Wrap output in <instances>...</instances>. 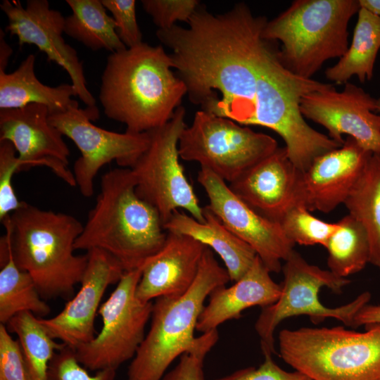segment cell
<instances>
[{
    "instance_id": "cell-2",
    "label": "cell",
    "mask_w": 380,
    "mask_h": 380,
    "mask_svg": "<svg viewBox=\"0 0 380 380\" xmlns=\"http://www.w3.org/2000/svg\"><path fill=\"white\" fill-rule=\"evenodd\" d=\"M166 237L158 210L137 194L131 169L118 167L102 176L100 192L75 249L102 250L127 272L157 253Z\"/></svg>"
},
{
    "instance_id": "cell-26",
    "label": "cell",
    "mask_w": 380,
    "mask_h": 380,
    "mask_svg": "<svg viewBox=\"0 0 380 380\" xmlns=\"http://www.w3.org/2000/svg\"><path fill=\"white\" fill-rule=\"evenodd\" d=\"M344 205L364 227L369 242V262L380 270V153H372Z\"/></svg>"
},
{
    "instance_id": "cell-39",
    "label": "cell",
    "mask_w": 380,
    "mask_h": 380,
    "mask_svg": "<svg viewBox=\"0 0 380 380\" xmlns=\"http://www.w3.org/2000/svg\"><path fill=\"white\" fill-rule=\"evenodd\" d=\"M4 32L0 31V71L6 72V68L8 65L10 56L13 53L11 47L7 44L5 40Z\"/></svg>"
},
{
    "instance_id": "cell-29",
    "label": "cell",
    "mask_w": 380,
    "mask_h": 380,
    "mask_svg": "<svg viewBox=\"0 0 380 380\" xmlns=\"http://www.w3.org/2000/svg\"><path fill=\"white\" fill-rule=\"evenodd\" d=\"M337 223L338 229L324 246L328 251L327 265L333 274L346 278L369 262V242L364 227L350 215Z\"/></svg>"
},
{
    "instance_id": "cell-40",
    "label": "cell",
    "mask_w": 380,
    "mask_h": 380,
    "mask_svg": "<svg viewBox=\"0 0 380 380\" xmlns=\"http://www.w3.org/2000/svg\"><path fill=\"white\" fill-rule=\"evenodd\" d=\"M360 8L380 17V0H358Z\"/></svg>"
},
{
    "instance_id": "cell-38",
    "label": "cell",
    "mask_w": 380,
    "mask_h": 380,
    "mask_svg": "<svg viewBox=\"0 0 380 380\" xmlns=\"http://www.w3.org/2000/svg\"><path fill=\"white\" fill-rule=\"evenodd\" d=\"M380 324V305L367 304L355 315L352 326L357 328L360 326Z\"/></svg>"
},
{
    "instance_id": "cell-3",
    "label": "cell",
    "mask_w": 380,
    "mask_h": 380,
    "mask_svg": "<svg viewBox=\"0 0 380 380\" xmlns=\"http://www.w3.org/2000/svg\"><path fill=\"white\" fill-rule=\"evenodd\" d=\"M1 223L15 264L34 280L43 299L71 298L87 255L75 254L83 225L74 216L25 203Z\"/></svg>"
},
{
    "instance_id": "cell-12",
    "label": "cell",
    "mask_w": 380,
    "mask_h": 380,
    "mask_svg": "<svg viewBox=\"0 0 380 380\" xmlns=\"http://www.w3.org/2000/svg\"><path fill=\"white\" fill-rule=\"evenodd\" d=\"M97 108H79L78 103L65 112L49 114L50 123L71 139L81 153L75 161L73 175L81 194L94 193V179L105 165L115 161L120 167L131 168L148 147L150 134L115 132L96 126Z\"/></svg>"
},
{
    "instance_id": "cell-10",
    "label": "cell",
    "mask_w": 380,
    "mask_h": 380,
    "mask_svg": "<svg viewBox=\"0 0 380 380\" xmlns=\"http://www.w3.org/2000/svg\"><path fill=\"white\" fill-rule=\"evenodd\" d=\"M329 84L298 77L280 63L251 122V125L269 128L282 138L289 160L300 172L318 156L342 146L311 127L300 111L304 95Z\"/></svg>"
},
{
    "instance_id": "cell-4",
    "label": "cell",
    "mask_w": 380,
    "mask_h": 380,
    "mask_svg": "<svg viewBox=\"0 0 380 380\" xmlns=\"http://www.w3.org/2000/svg\"><path fill=\"white\" fill-rule=\"evenodd\" d=\"M229 281L225 267L206 247L190 289L153 302L151 327L129 366L127 380H161L170 364L196 345L194 331L206 298Z\"/></svg>"
},
{
    "instance_id": "cell-31",
    "label": "cell",
    "mask_w": 380,
    "mask_h": 380,
    "mask_svg": "<svg viewBox=\"0 0 380 380\" xmlns=\"http://www.w3.org/2000/svg\"><path fill=\"white\" fill-rule=\"evenodd\" d=\"M218 338L217 329L201 334L192 350L182 355L177 365L161 380H205L203 362Z\"/></svg>"
},
{
    "instance_id": "cell-37",
    "label": "cell",
    "mask_w": 380,
    "mask_h": 380,
    "mask_svg": "<svg viewBox=\"0 0 380 380\" xmlns=\"http://www.w3.org/2000/svg\"><path fill=\"white\" fill-rule=\"evenodd\" d=\"M264 361L258 367H248L215 380H311L304 374L295 370L287 372L272 359V354L263 353Z\"/></svg>"
},
{
    "instance_id": "cell-34",
    "label": "cell",
    "mask_w": 380,
    "mask_h": 380,
    "mask_svg": "<svg viewBox=\"0 0 380 380\" xmlns=\"http://www.w3.org/2000/svg\"><path fill=\"white\" fill-rule=\"evenodd\" d=\"M141 4L160 30L169 29L177 21L187 23L200 6L196 0H142Z\"/></svg>"
},
{
    "instance_id": "cell-35",
    "label": "cell",
    "mask_w": 380,
    "mask_h": 380,
    "mask_svg": "<svg viewBox=\"0 0 380 380\" xmlns=\"http://www.w3.org/2000/svg\"><path fill=\"white\" fill-rule=\"evenodd\" d=\"M101 2L112 13L116 32L124 45L131 48L141 44L142 34L136 18V1L101 0Z\"/></svg>"
},
{
    "instance_id": "cell-5",
    "label": "cell",
    "mask_w": 380,
    "mask_h": 380,
    "mask_svg": "<svg viewBox=\"0 0 380 380\" xmlns=\"http://www.w3.org/2000/svg\"><path fill=\"white\" fill-rule=\"evenodd\" d=\"M360 10L358 0H296L262 32L282 43L279 57L294 75L312 79L327 61L348 49V23Z\"/></svg>"
},
{
    "instance_id": "cell-30",
    "label": "cell",
    "mask_w": 380,
    "mask_h": 380,
    "mask_svg": "<svg viewBox=\"0 0 380 380\" xmlns=\"http://www.w3.org/2000/svg\"><path fill=\"white\" fill-rule=\"evenodd\" d=\"M286 237L294 244L324 246L338 224L322 221L304 205L292 207L279 222Z\"/></svg>"
},
{
    "instance_id": "cell-16",
    "label": "cell",
    "mask_w": 380,
    "mask_h": 380,
    "mask_svg": "<svg viewBox=\"0 0 380 380\" xmlns=\"http://www.w3.org/2000/svg\"><path fill=\"white\" fill-rule=\"evenodd\" d=\"M87 265L76 295L53 317L39 322L53 339L73 349L91 341L96 335L94 322L107 289L118 284L125 273L120 262L97 248L87 253Z\"/></svg>"
},
{
    "instance_id": "cell-20",
    "label": "cell",
    "mask_w": 380,
    "mask_h": 380,
    "mask_svg": "<svg viewBox=\"0 0 380 380\" xmlns=\"http://www.w3.org/2000/svg\"><path fill=\"white\" fill-rule=\"evenodd\" d=\"M206 246L186 235L168 232L162 248L144 263L136 296L151 302L177 297L193 284Z\"/></svg>"
},
{
    "instance_id": "cell-9",
    "label": "cell",
    "mask_w": 380,
    "mask_h": 380,
    "mask_svg": "<svg viewBox=\"0 0 380 380\" xmlns=\"http://www.w3.org/2000/svg\"><path fill=\"white\" fill-rule=\"evenodd\" d=\"M186 127L185 109L180 106L168 122L148 132V147L130 168L137 194L158 210L163 224L179 209L198 222L205 220L179 160V139Z\"/></svg>"
},
{
    "instance_id": "cell-33",
    "label": "cell",
    "mask_w": 380,
    "mask_h": 380,
    "mask_svg": "<svg viewBox=\"0 0 380 380\" xmlns=\"http://www.w3.org/2000/svg\"><path fill=\"white\" fill-rule=\"evenodd\" d=\"M116 370L103 369L91 375L78 361L75 350L64 346L52 357L49 369V380H114Z\"/></svg>"
},
{
    "instance_id": "cell-17",
    "label": "cell",
    "mask_w": 380,
    "mask_h": 380,
    "mask_svg": "<svg viewBox=\"0 0 380 380\" xmlns=\"http://www.w3.org/2000/svg\"><path fill=\"white\" fill-rule=\"evenodd\" d=\"M49 116L48 108L37 103L1 109L0 141L13 144L21 171L46 166L66 184L76 186L73 172L68 168L70 150Z\"/></svg>"
},
{
    "instance_id": "cell-11",
    "label": "cell",
    "mask_w": 380,
    "mask_h": 380,
    "mask_svg": "<svg viewBox=\"0 0 380 380\" xmlns=\"http://www.w3.org/2000/svg\"><path fill=\"white\" fill-rule=\"evenodd\" d=\"M142 267L125 272L99 308L100 331L91 341L74 349L78 361L87 369L117 370L134 357L144 341L153 301L143 302L136 296Z\"/></svg>"
},
{
    "instance_id": "cell-25",
    "label": "cell",
    "mask_w": 380,
    "mask_h": 380,
    "mask_svg": "<svg viewBox=\"0 0 380 380\" xmlns=\"http://www.w3.org/2000/svg\"><path fill=\"white\" fill-rule=\"evenodd\" d=\"M72 14L65 18L64 33L94 51L115 53L127 47L116 32V24L101 0H66Z\"/></svg>"
},
{
    "instance_id": "cell-18",
    "label": "cell",
    "mask_w": 380,
    "mask_h": 380,
    "mask_svg": "<svg viewBox=\"0 0 380 380\" xmlns=\"http://www.w3.org/2000/svg\"><path fill=\"white\" fill-rule=\"evenodd\" d=\"M301 174L289 160L285 147L278 148L229 186L255 212L279 222L292 207L302 205Z\"/></svg>"
},
{
    "instance_id": "cell-14",
    "label": "cell",
    "mask_w": 380,
    "mask_h": 380,
    "mask_svg": "<svg viewBox=\"0 0 380 380\" xmlns=\"http://www.w3.org/2000/svg\"><path fill=\"white\" fill-rule=\"evenodd\" d=\"M300 111L306 118L322 126L329 137L343 145V134L355 139L365 150L380 153V115L374 112L376 99L350 82L342 91L332 84L304 95Z\"/></svg>"
},
{
    "instance_id": "cell-28",
    "label": "cell",
    "mask_w": 380,
    "mask_h": 380,
    "mask_svg": "<svg viewBox=\"0 0 380 380\" xmlns=\"http://www.w3.org/2000/svg\"><path fill=\"white\" fill-rule=\"evenodd\" d=\"M6 327L18 337L27 379L49 380L51 360L65 344L52 338L39 323V317L29 312L18 314Z\"/></svg>"
},
{
    "instance_id": "cell-19",
    "label": "cell",
    "mask_w": 380,
    "mask_h": 380,
    "mask_svg": "<svg viewBox=\"0 0 380 380\" xmlns=\"http://www.w3.org/2000/svg\"><path fill=\"white\" fill-rule=\"evenodd\" d=\"M372 153L348 137L341 146L316 158L301 174L302 205L328 213L344 204Z\"/></svg>"
},
{
    "instance_id": "cell-22",
    "label": "cell",
    "mask_w": 380,
    "mask_h": 380,
    "mask_svg": "<svg viewBox=\"0 0 380 380\" xmlns=\"http://www.w3.org/2000/svg\"><path fill=\"white\" fill-rule=\"evenodd\" d=\"M204 222L177 210L163 224L166 232L188 236L215 252L224 264L231 281L241 278L253 263L257 254L246 243L234 234L205 205Z\"/></svg>"
},
{
    "instance_id": "cell-27",
    "label": "cell",
    "mask_w": 380,
    "mask_h": 380,
    "mask_svg": "<svg viewBox=\"0 0 380 380\" xmlns=\"http://www.w3.org/2000/svg\"><path fill=\"white\" fill-rule=\"evenodd\" d=\"M23 312L41 318L48 315L51 308L42 298L31 276L14 262L10 245L8 258L0 262V322L6 325Z\"/></svg>"
},
{
    "instance_id": "cell-21",
    "label": "cell",
    "mask_w": 380,
    "mask_h": 380,
    "mask_svg": "<svg viewBox=\"0 0 380 380\" xmlns=\"http://www.w3.org/2000/svg\"><path fill=\"white\" fill-rule=\"evenodd\" d=\"M257 255L246 274L229 287L221 286L209 295V300L199 316L196 331L201 334L217 329L222 323L241 317L243 310L253 306L262 308L279 298L281 286Z\"/></svg>"
},
{
    "instance_id": "cell-6",
    "label": "cell",
    "mask_w": 380,
    "mask_h": 380,
    "mask_svg": "<svg viewBox=\"0 0 380 380\" xmlns=\"http://www.w3.org/2000/svg\"><path fill=\"white\" fill-rule=\"evenodd\" d=\"M282 329L279 356L311 380H380V324Z\"/></svg>"
},
{
    "instance_id": "cell-7",
    "label": "cell",
    "mask_w": 380,
    "mask_h": 380,
    "mask_svg": "<svg viewBox=\"0 0 380 380\" xmlns=\"http://www.w3.org/2000/svg\"><path fill=\"white\" fill-rule=\"evenodd\" d=\"M282 266L284 281L278 300L262 308L255 329L260 339L262 353L276 354L274 333L277 326L291 317L307 315L315 324L327 318H334L346 326L351 327L357 312L371 299V293L365 291L353 301L337 307L324 305L319 298L322 287L340 293L349 284L347 278L339 277L329 270L309 264L293 250Z\"/></svg>"
},
{
    "instance_id": "cell-41",
    "label": "cell",
    "mask_w": 380,
    "mask_h": 380,
    "mask_svg": "<svg viewBox=\"0 0 380 380\" xmlns=\"http://www.w3.org/2000/svg\"><path fill=\"white\" fill-rule=\"evenodd\" d=\"M376 111L380 113V98L376 99Z\"/></svg>"
},
{
    "instance_id": "cell-32",
    "label": "cell",
    "mask_w": 380,
    "mask_h": 380,
    "mask_svg": "<svg viewBox=\"0 0 380 380\" xmlns=\"http://www.w3.org/2000/svg\"><path fill=\"white\" fill-rule=\"evenodd\" d=\"M21 172L17 152L8 141H0V220L20 208L25 201H19L12 184L14 175Z\"/></svg>"
},
{
    "instance_id": "cell-15",
    "label": "cell",
    "mask_w": 380,
    "mask_h": 380,
    "mask_svg": "<svg viewBox=\"0 0 380 380\" xmlns=\"http://www.w3.org/2000/svg\"><path fill=\"white\" fill-rule=\"evenodd\" d=\"M0 8L8 18L6 30L18 37L19 45L37 46L48 61L57 63L68 72L77 96L87 108H96L77 51L62 36L65 18L61 13L51 8L46 0H28L25 7L19 1L3 0Z\"/></svg>"
},
{
    "instance_id": "cell-24",
    "label": "cell",
    "mask_w": 380,
    "mask_h": 380,
    "mask_svg": "<svg viewBox=\"0 0 380 380\" xmlns=\"http://www.w3.org/2000/svg\"><path fill=\"white\" fill-rule=\"evenodd\" d=\"M379 49L380 17L360 8L350 46L336 65L325 70V77L337 84H345L354 75L362 83L372 80Z\"/></svg>"
},
{
    "instance_id": "cell-1",
    "label": "cell",
    "mask_w": 380,
    "mask_h": 380,
    "mask_svg": "<svg viewBox=\"0 0 380 380\" xmlns=\"http://www.w3.org/2000/svg\"><path fill=\"white\" fill-rule=\"evenodd\" d=\"M173 69L170 55L161 46L142 42L110 53L99 91L106 116L132 133L165 125L187 93Z\"/></svg>"
},
{
    "instance_id": "cell-8",
    "label": "cell",
    "mask_w": 380,
    "mask_h": 380,
    "mask_svg": "<svg viewBox=\"0 0 380 380\" xmlns=\"http://www.w3.org/2000/svg\"><path fill=\"white\" fill-rule=\"evenodd\" d=\"M178 148L182 160L231 183L279 147L267 134L201 110L182 132Z\"/></svg>"
},
{
    "instance_id": "cell-23",
    "label": "cell",
    "mask_w": 380,
    "mask_h": 380,
    "mask_svg": "<svg viewBox=\"0 0 380 380\" xmlns=\"http://www.w3.org/2000/svg\"><path fill=\"white\" fill-rule=\"evenodd\" d=\"M34 63V55L30 54L13 72L0 71V110L37 103L45 106L49 114H56L78 103L72 99L77 96L72 84L54 87L42 84L35 75Z\"/></svg>"
},
{
    "instance_id": "cell-13",
    "label": "cell",
    "mask_w": 380,
    "mask_h": 380,
    "mask_svg": "<svg viewBox=\"0 0 380 380\" xmlns=\"http://www.w3.org/2000/svg\"><path fill=\"white\" fill-rule=\"evenodd\" d=\"M197 179L208 198L207 207L255 251L270 272H279L281 261L289 258L295 246L285 235L280 223L255 212L210 170L201 168Z\"/></svg>"
},
{
    "instance_id": "cell-36",
    "label": "cell",
    "mask_w": 380,
    "mask_h": 380,
    "mask_svg": "<svg viewBox=\"0 0 380 380\" xmlns=\"http://www.w3.org/2000/svg\"><path fill=\"white\" fill-rule=\"evenodd\" d=\"M0 380H28L23 356L18 339L6 325H0Z\"/></svg>"
}]
</instances>
